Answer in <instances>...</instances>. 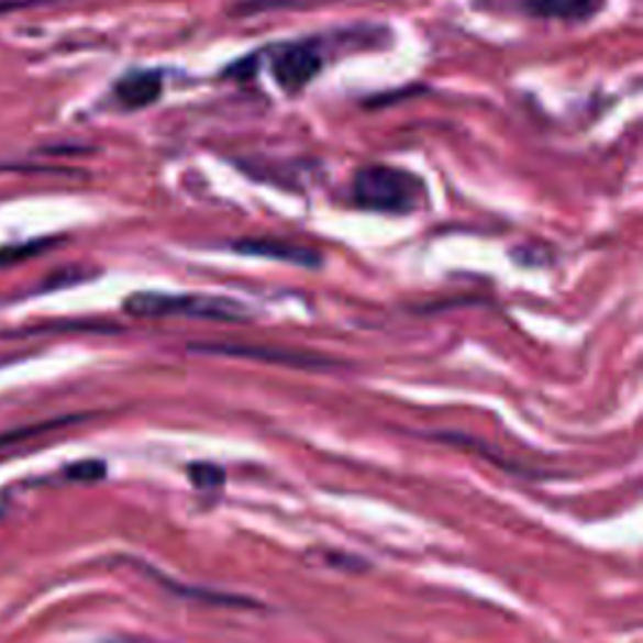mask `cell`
Returning <instances> with one entry per match:
<instances>
[{
  "label": "cell",
  "mask_w": 643,
  "mask_h": 643,
  "mask_svg": "<svg viewBox=\"0 0 643 643\" xmlns=\"http://www.w3.org/2000/svg\"><path fill=\"white\" fill-rule=\"evenodd\" d=\"M352 197L357 207L387 214H410L422 204L425 184L415 174L395 166H365L352 181Z\"/></svg>",
  "instance_id": "1"
},
{
  "label": "cell",
  "mask_w": 643,
  "mask_h": 643,
  "mask_svg": "<svg viewBox=\"0 0 643 643\" xmlns=\"http://www.w3.org/2000/svg\"><path fill=\"white\" fill-rule=\"evenodd\" d=\"M123 310L134 317H191L211 322H250V307L229 297L211 295H164L136 292L123 302Z\"/></svg>",
  "instance_id": "2"
},
{
  "label": "cell",
  "mask_w": 643,
  "mask_h": 643,
  "mask_svg": "<svg viewBox=\"0 0 643 643\" xmlns=\"http://www.w3.org/2000/svg\"><path fill=\"white\" fill-rule=\"evenodd\" d=\"M269 70L275 84L287 93H299L322 70V53L312 43H285L271 51Z\"/></svg>",
  "instance_id": "3"
},
{
  "label": "cell",
  "mask_w": 643,
  "mask_h": 643,
  "mask_svg": "<svg viewBox=\"0 0 643 643\" xmlns=\"http://www.w3.org/2000/svg\"><path fill=\"white\" fill-rule=\"evenodd\" d=\"M191 350L209 352V355H229V357H246L259 359V363L285 365V367H304L317 369L332 365L330 359L310 355V352H295V350H277V347H254V345H229V342H217V345H191Z\"/></svg>",
  "instance_id": "4"
},
{
  "label": "cell",
  "mask_w": 643,
  "mask_h": 643,
  "mask_svg": "<svg viewBox=\"0 0 643 643\" xmlns=\"http://www.w3.org/2000/svg\"><path fill=\"white\" fill-rule=\"evenodd\" d=\"M164 91V76L158 70H129L123 74L117 84H113V99L119 106L129 111L146 109V106L162 99Z\"/></svg>",
  "instance_id": "5"
},
{
  "label": "cell",
  "mask_w": 643,
  "mask_h": 643,
  "mask_svg": "<svg viewBox=\"0 0 643 643\" xmlns=\"http://www.w3.org/2000/svg\"><path fill=\"white\" fill-rule=\"evenodd\" d=\"M525 11L545 21L584 23L603 11L606 0H523Z\"/></svg>",
  "instance_id": "6"
},
{
  "label": "cell",
  "mask_w": 643,
  "mask_h": 643,
  "mask_svg": "<svg viewBox=\"0 0 643 643\" xmlns=\"http://www.w3.org/2000/svg\"><path fill=\"white\" fill-rule=\"evenodd\" d=\"M234 250L240 254H257V257L287 262V264H299V267H320L322 259L320 254L312 250H304V246L289 244V242H275V240H242L234 244Z\"/></svg>",
  "instance_id": "7"
},
{
  "label": "cell",
  "mask_w": 643,
  "mask_h": 643,
  "mask_svg": "<svg viewBox=\"0 0 643 643\" xmlns=\"http://www.w3.org/2000/svg\"><path fill=\"white\" fill-rule=\"evenodd\" d=\"M152 576L162 580V584L169 588V591L179 594V596H189V598H197V601H211L214 606H234V609H257V601H252V598H244V596H234V594H214V591H199V588H189V586H179L174 584V580L158 576L156 570H152Z\"/></svg>",
  "instance_id": "8"
},
{
  "label": "cell",
  "mask_w": 643,
  "mask_h": 643,
  "mask_svg": "<svg viewBox=\"0 0 643 643\" xmlns=\"http://www.w3.org/2000/svg\"><path fill=\"white\" fill-rule=\"evenodd\" d=\"M64 473H66V478L74 480V483H96L106 475V463L103 461H81V463L68 465Z\"/></svg>",
  "instance_id": "9"
},
{
  "label": "cell",
  "mask_w": 643,
  "mask_h": 643,
  "mask_svg": "<svg viewBox=\"0 0 643 643\" xmlns=\"http://www.w3.org/2000/svg\"><path fill=\"white\" fill-rule=\"evenodd\" d=\"M189 475L197 488H219L224 483V470L211 463H197L189 468Z\"/></svg>",
  "instance_id": "10"
},
{
  "label": "cell",
  "mask_w": 643,
  "mask_h": 643,
  "mask_svg": "<svg viewBox=\"0 0 643 643\" xmlns=\"http://www.w3.org/2000/svg\"><path fill=\"white\" fill-rule=\"evenodd\" d=\"M35 3H43V0H0V13H13Z\"/></svg>",
  "instance_id": "11"
}]
</instances>
